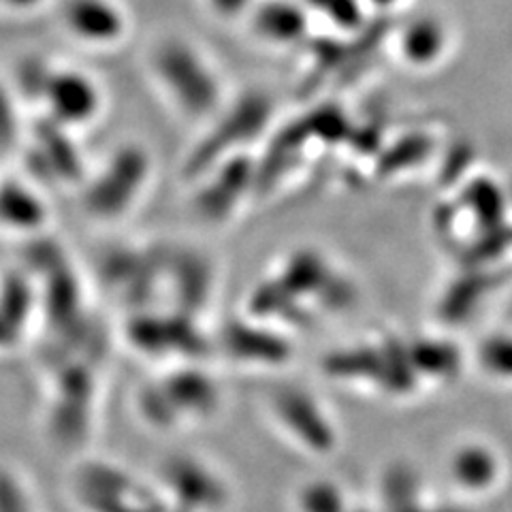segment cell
I'll list each match as a JSON object with an SVG mask.
<instances>
[{
    "mask_svg": "<svg viewBox=\"0 0 512 512\" xmlns=\"http://www.w3.org/2000/svg\"><path fill=\"white\" fill-rule=\"evenodd\" d=\"M60 35L86 54H111L131 39L133 20L122 0H54Z\"/></svg>",
    "mask_w": 512,
    "mask_h": 512,
    "instance_id": "4",
    "label": "cell"
},
{
    "mask_svg": "<svg viewBox=\"0 0 512 512\" xmlns=\"http://www.w3.org/2000/svg\"><path fill=\"white\" fill-rule=\"evenodd\" d=\"M146 71L178 116L207 122L222 109V84L214 64L188 39L178 35L154 39L146 50Z\"/></svg>",
    "mask_w": 512,
    "mask_h": 512,
    "instance_id": "2",
    "label": "cell"
},
{
    "mask_svg": "<svg viewBox=\"0 0 512 512\" xmlns=\"http://www.w3.org/2000/svg\"><path fill=\"white\" fill-rule=\"evenodd\" d=\"M267 118L269 103L261 99V96H246L227 116L212 118L218 120V124L214 126L210 141L203 143L199 156L207 154V163H214L220 152H227L235 143L242 146V143L254 139Z\"/></svg>",
    "mask_w": 512,
    "mask_h": 512,
    "instance_id": "7",
    "label": "cell"
},
{
    "mask_svg": "<svg viewBox=\"0 0 512 512\" xmlns=\"http://www.w3.org/2000/svg\"><path fill=\"white\" fill-rule=\"evenodd\" d=\"M444 35L436 22H421L410 26L404 37V54L412 62H431L440 56Z\"/></svg>",
    "mask_w": 512,
    "mask_h": 512,
    "instance_id": "8",
    "label": "cell"
},
{
    "mask_svg": "<svg viewBox=\"0 0 512 512\" xmlns=\"http://www.w3.org/2000/svg\"><path fill=\"white\" fill-rule=\"evenodd\" d=\"M54 220L47 190L24 171L0 173V235L35 239Z\"/></svg>",
    "mask_w": 512,
    "mask_h": 512,
    "instance_id": "6",
    "label": "cell"
},
{
    "mask_svg": "<svg viewBox=\"0 0 512 512\" xmlns=\"http://www.w3.org/2000/svg\"><path fill=\"white\" fill-rule=\"evenodd\" d=\"M154 178L152 152L139 141H122L90 165L77 188L79 210L101 227L131 216L148 195Z\"/></svg>",
    "mask_w": 512,
    "mask_h": 512,
    "instance_id": "3",
    "label": "cell"
},
{
    "mask_svg": "<svg viewBox=\"0 0 512 512\" xmlns=\"http://www.w3.org/2000/svg\"><path fill=\"white\" fill-rule=\"evenodd\" d=\"M52 7L54 0H0V15L9 20H32Z\"/></svg>",
    "mask_w": 512,
    "mask_h": 512,
    "instance_id": "9",
    "label": "cell"
},
{
    "mask_svg": "<svg viewBox=\"0 0 512 512\" xmlns=\"http://www.w3.org/2000/svg\"><path fill=\"white\" fill-rule=\"evenodd\" d=\"M79 137L82 135L64 131V128L45 120H37L26 128L18 150L24 152L22 171L45 190H52L54 186L77 192L90 169L86 156L77 146Z\"/></svg>",
    "mask_w": 512,
    "mask_h": 512,
    "instance_id": "5",
    "label": "cell"
},
{
    "mask_svg": "<svg viewBox=\"0 0 512 512\" xmlns=\"http://www.w3.org/2000/svg\"><path fill=\"white\" fill-rule=\"evenodd\" d=\"M9 86L37 118L77 135L105 118L107 90L101 79L73 62L30 56L15 67Z\"/></svg>",
    "mask_w": 512,
    "mask_h": 512,
    "instance_id": "1",
    "label": "cell"
}]
</instances>
